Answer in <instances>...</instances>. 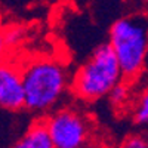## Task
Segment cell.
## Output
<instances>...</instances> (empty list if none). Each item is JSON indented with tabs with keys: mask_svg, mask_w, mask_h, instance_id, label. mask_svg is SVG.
I'll return each instance as SVG.
<instances>
[{
	"mask_svg": "<svg viewBox=\"0 0 148 148\" xmlns=\"http://www.w3.org/2000/svg\"><path fill=\"white\" fill-rule=\"evenodd\" d=\"M22 70L25 88V110L34 114H49L56 110L71 90L73 76L65 62L52 56L28 59Z\"/></svg>",
	"mask_w": 148,
	"mask_h": 148,
	"instance_id": "cell-1",
	"label": "cell"
},
{
	"mask_svg": "<svg viewBox=\"0 0 148 148\" xmlns=\"http://www.w3.org/2000/svg\"><path fill=\"white\" fill-rule=\"evenodd\" d=\"M108 45L125 79L138 77L148 59V16L130 14L116 19L108 31Z\"/></svg>",
	"mask_w": 148,
	"mask_h": 148,
	"instance_id": "cell-2",
	"label": "cell"
},
{
	"mask_svg": "<svg viewBox=\"0 0 148 148\" xmlns=\"http://www.w3.org/2000/svg\"><path fill=\"white\" fill-rule=\"evenodd\" d=\"M126 80L110 45H101L73 74L71 93L80 101L93 102L110 95L119 83Z\"/></svg>",
	"mask_w": 148,
	"mask_h": 148,
	"instance_id": "cell-3",
	"label": "cell"
},
{
	"mask_svg": "<svg viewBox=\"0 0 148 148\" xmlns=\"http://www.w3.org/2000/svg\"><path fill=\"white\" fill-rule=\"evenodd\" d=\"M45 120L56 148H84L90 145L93 123L79 107H58Z\"/></svg>",
	"mask_w": 148,
	"mask_h": 148,
	"instance_id": "cell-4",
	"label": "cell"
},
{
	"mask_svg": "<svg viewBox=\"0 0 148 148\" xmlns=\"http://www.w3.org/2000/svg\"><path fill=\"white\" fill-rule=\"evenodd\" d=\"M0 105L5 111L10 113L25 108L22 70L8 61H5L0 68Z\"/></svg>",
	"mask_w": 148,
	"mask_h": 148,
	"instance_id": "cell-5",
	"label": "cell"
},
{
	"mask_svg": "<svg viewBox=\"0 0 148 148\" xmlns=\"http://www.w3.org/2000/svg\"><path fill=\"white\" fill-rule=\"evenodd\" d=\"M9 148H56L52 136L47 130L46 120H34Z\"/></svg>",
	"mask_w": 148,
	"mask_h": 148,
	"instance_id": "cell-6",
	"label": "cell"
},
{
	"mask_svg": "<svg viewBox=\"0 0 148 148\" xmlns=\"http://www.w3.org/2000/svg\"><path fill=\"white\" fill-rule=\"evenodd\" d=\"M132 116L135 123L141 126H148V88L135 98L132 105Z\"/></svg>",
	"mask_w": 148,
	"mask_h": 148,
	"instance_id": "cell-7",
	"label": "cell"
},
{
	"mask_svg": "<svg viewBox=\"0 0 148 148\" xmlns=\"http://www.w3.org/2000/svg\"><path fill=\"white\" fill-rule=\"evenodd\" d=\"M108 99L116 108L126 107L127 102L130 101V88H129V84H126L125 80H123L121 83H119L116 88L110 92Z\"/></svg>",
	"mask_w": 148,
	"mask_h": 148,
	"instance_id": "cell-8",
	"label": "cell"
},
{
	"mask_svg": "<svg viewBox=\"0 0 148 148\" xmlns=\"http://www.w3.org/2000/svg\"><path fill=\"white\" fill-rule=\"evenodd\" d=\"M119 148H148V138L144 135H130L123 141Z\"/></svg>",
	"mask_w": 148,
	"mask_h": 148,
	"instance_id": "cell-9",
	"label": "cell"
},
{
	"mask_svg": "<svg viewBox=\"0 0 148 148\" xmlns=\"http://www.w3.org/2000/svg\"><path fill=\"white\" fill-rule=\"evenodd\" d=\"M84 148H96V147H92V145H88V147H84Z\"/></svg>",
	"mask_w": 148,
	"mask_h": 148,
	"instance_id": "cell-10",
	"label": "cell"
},
{
	"mask_svg": "<svg viewBox=\"0 0 148 148\" xmlns=\"http://www.w3.org/2000/svg\"><path fill=\"white\" fill-rule=\"evenodd\" d=\"M127 2H129V0H127Z\"/></svg>",
	"mask_w": 148,
	"mask_h": 148,
	"instance_id": "cell-11",
	"label": "cell"
}]
</instances>
